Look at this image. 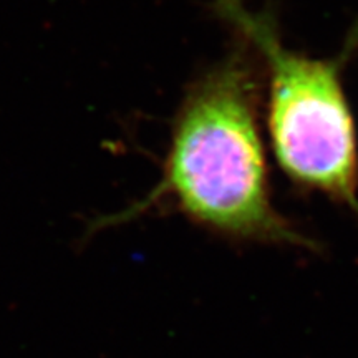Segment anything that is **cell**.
Masks as SVG:
<instances>
[{"label":"cell","mask_w":358,"mask_h":358,"mask_svg":"<svg viewBox=\"0 0 358 358\" xmlns=\"http://www.w3.org/2000/svg\"><path fill=\"white\" fill-rule=\"evenodd\" d=\"M214 12L264 64V118L280 171L294 186L358 217V133L343 85V70L358 48V24L337 57L313 58L289 48L275 20L243 0H214Z\"/></svg>","instance_id":"obj_2"},{"label":"cell","mask_w":358,"mask_h":358,"mask_svg":"<svg viewBox=\"0 0 358 358\" xmlns=\"http://www.w3.org/2000/svg\"><path fill=\"white\" fill-rule=\"evenodd\" d=\"M236 48L189 83L173 120L163 173L145 198L96 219L90 232L171 209L222 239L317 249L272 198L256 55Z\"/></svg>","instance_id":"obj_1"}]
</instances>
